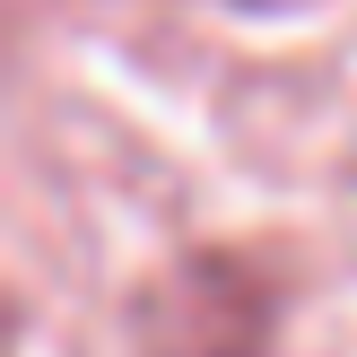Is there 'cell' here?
Returning a JSON list of instances; mask_svg holds the SVG:
<instances>
[{
    "label": "cell",
    "mask_w": 357,
    "mask_h": 357,
    "mask_svg": "<svg viewBox=\"0 0 357 357\" xmlns=\"http://www.w3.org/2000/svg\"><path fill=\"white\" fill-rule=\"evenodd\" d=\"M139 331H149V357H261V340H271V288L244 261L201 253L139 305Z\"/></svg>",
    "instance_id": "obj_1"
}]
</instances>
